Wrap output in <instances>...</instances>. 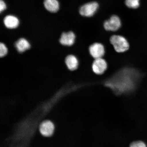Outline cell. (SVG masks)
Segmentation results:
<instances>
[{
	"mask_svg": "<svg viewBox=\"0 0 147 147\" xmlns=\"http://www.w3.org/2000/svg\"><path fill=\"white\" fill-rule=\"evenodd\" d=\"M137 73L130 69L121 70L107 81L106 85L117 93L126 92L132 89L134 87Z\"/></svg>",
	"mask_w": 147,
	"mask_h": 147,
	"instance_id": "1",
	"label": "cell"
},
{
	"mask_svg": "<svg viewBox=\"0 0 147 147\" xmlns=\"http://www.w3.org/2000/svg\"><path fill=\"white\" fill-rule=\"evenodd\" d=\"M110 43L117 52L123 53L129 48V44L125 38L119 35H114L110 38Z\"/></svg>",
	"mask_w": 147,
	"mask_h": 147,
	"instance_id": "2",
	"label": "cell"
},
{
	"mask_svg": "<svg viewBox=\"0 0 147 147\" xmlns=\"http://www.w3.org/2000/svg\"><path fill=\"white\" fill-rule=\"evenodd\" d=\"M98 3L92 1L82 5L80 9V13L82 16L87 17L93 16L98 8Z\"/></svg>",
	"mask_w": 147,
	"mask_h": 147,
	"instance_id": "3",
	"label": "cell"
},
{
	"mask_svg": "<svg viewBox=\"0 0 147 147\" xmlns=\"http://www.w3.org/2000/svg\"><path fill=\"white\" fill-rule=\"evenodd\" d=\"M121 22L118 16L114 15L109 20H106L104 23V27L106 30L115 32L120 28Z\"/></svg>",
	"mask_w": 147,
	"mask_h": 147,
	"instance_id": "4",
	"label": "cell"
},
{
	"mask_svg": "<svg viewBox=\"0 0 147 147\" xmlns=\"http://www.w3.org/2000/svg\"><path fill=\"white\" fill-rule=\"evenodd\" d=\"M108 64L106 60L102 58L95 59L92 65L93 72L97 75H101L105 72Z\"/></svg>",
	"mask_w": 147,
	"mask_h": 147,
	"instance_id": "5",
	"label": "cell"
},
{
	"mask_svg": "<svg viewBox=\"0 0 147 147\" xmlns=\"http://www.w3.org/2000/svg\"><path fill=\"white\" fill-rule=\"evenodd\" d=\"M89 51L90 55L94 59L102 58L105 53L103 45L98 42L94 43L90 46Z\"/></svg>",
	"mask_w": 147,
	"mask_h": 147,
	"instance_id": "6",
	"label": "cell"
},
{
	"mask_svg": "<svg viewBox=\"0 0 147 147\" xmlns=\"http://www.w3.org/2000/svg\"><path fill=\"white\" fill-rule=\"evenodd\" d=\"M40 131L45 136H50L54 132V126L49 121H45L42 123L40 127Z\"/></svg>",
	"mask_w": 147,
	"mask_h": 147,
	"instance_id": "7",
	"label": "cell"
},
{
	"mask_svg": "<svg viewBox=\"0 0 147 147\" xmlns=\"http://www.w3.org/2000/svg\"><path fill=\"white\" fill-rule=\"evenodd\" d=\"M76 36L72 32L62 33L61 36L60 42L62 45L71 46L72 45L75 41Z\"/></svg>",
	"mask_w": 147,
	"mask_h": 147,
	"instance_id": "8",
	"label": "cell"
},
{
	"mask_svg": "<svg viewBox=\"0 0 147 147\" xmlns=\"http://www.w3.org/2000/svg\"><path fill=\"white\" fill-rule=\"evenodd\" d=\"M65 63L70 70L74 71L78 69L79 65L78 59L74 55H69L65 58Z\"/></svg>",
	"mask_w": 147,
	"mask_h": 147,
	"instance_id": "9",
	"label": "cell"
},
{
	"mask_svg": "<svg viewBox=\"0 0 147 147\" xmlns=\"http://www.w3.org/2000/svg\"><path fill=\"white\" fill-rule=\"evenodd\" d=\"M4 24L7 28L14 29L17 27L19 25V21L18 18L12 16H8L4 18Z\"/></svg>",
	"mask_w": 147,
	"mask_h": 147,
	"instance_id": "10",
	"label": "cell"
},
{
	"mask_svg": "<svg viewBox=\"0 0 147 147\" xmlns=\"http://www.w3.org/2000/svg\"><path fill=\"white\" fill-rule=\"evenodd\" d=\"M44 4L45 8L51 12H57L59 9V3L57 0H45Z\"/></svg>",
	"mask_w": 147,
	"mask_h": 147,
	"instance_id": "11",
	"label": "cell"
},
{
	"mask_svg": "<svg viewBox=\"0 0 147 147\" xmlns=\"http://www.w3.org/2000/svg\"><path fill=\"white\" fill-rule=\"evenodd\" d=\"M15 46L18 52L22 53L30 48L29 42L24 38H21L16 42Z\"/></svg>",
	"mask_w": 147,
	"mask_h": 147,
	"instance_id": "12",
	"label": "cell"
},
{
	"mask_svg": "<svg viewBox=\"0 0 147 147\" xmlns=\"http://www.w3.org/2000/svg\"><path fill=\"white\" fill-rule=\"evenodd\" d=\"M140 0H125V3L129 8L136 9L140 5Z\"/></svg>",
	"mask_w": 147,
	"mask_h": 147,
	"instance_id": "13",
	"label": "cell"
},
{
	"mask_svg": "<svg viewBox=\"0 0 147 147\" xmlns=\"http://www.w3.org/2000/svg\"><path fill=\"white\" fill-rule=\"evenodd\" d=\"M8 52V49L4 43L0 44V56L1 57L5 56Z\"/></svg>",
	"mask_w": 147,
	"mask_h": 147,
	"instance_id": "14",
	"label": "cell"
},
{
	"mask_svg": "<svg viewBox=\"0 0 147 147\" xmlns=\"http://www.w3.org/2000/svg\"><path fill=\"white\" fill-rule=\"evenodd\" d=\"M130 147H147L144 142L142 141H135L132 143Z\"/></svg>",
	"mask_w": 147,
	"mask_h": 147,
	"instance_id": "15",
	"label": "cell"
},
{
	"mask_svg": "<svg viewBox=\"0 0 147 147\" xmlns=\"http://www.w3.org/2000/svg\"><path fill=\"white\" fill-rule=\"evenodd\" d=\"M6 8L5 3L2 0H0V12H1Z\"/></svg>",
	"mask_w": 147,
	"mask_h": 147,
	"instance_id": "16",
	"label": "cell"
}]
</instances>
